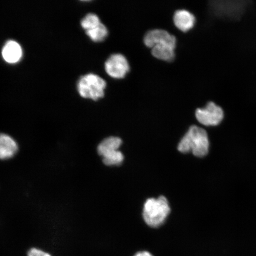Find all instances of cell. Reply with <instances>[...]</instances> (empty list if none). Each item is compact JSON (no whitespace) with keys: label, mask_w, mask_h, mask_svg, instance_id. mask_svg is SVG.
<instances>
[{"label":"cell","mask_w":256,"mask_h":256,"mask_svg":"<svg viewBox=\"0 0 256 256\" xmlns=\"http://www.w3.org/2000/svg\"><path fill=\"white\" fill-rule=\"evenodd\" d=\"M209 147V138L206 130L193 124L178 143V149L182 153L191 152L198 158H203L207 155Z\"/></svg>","instance_id":"6da1fadb"},{"label":"cell","mask_w":256,"mask_h":256,"mask_svg":"<svg viewBox=\"0 0 256 256\" xmlns=\"http://www.w3.org/2000/svg\"><path fill=\"white\" fill-rule=\"evenodd\" d=\"M170 210L168 202L164 196H160L158 199L150 198L144 204V220L148 226L158 228L164 223Z\"/></svg>","instance_id":"7a4b0ae2"},{"label":"cell","mask_w":256,"mask_h":256,"mask_svg":"<svg viewBox=\"0 0 256 256\" xmlns=\"http://www.w3.org/2000/svg\"><path fill=\"white\" fill-rule=\"evenodd\" d=\"M107 86L106 82L100 76L90 73L80 78L78 89L82 98L98 101L104 97Z\"/></svg>","instance_id":"3957f363"},{"label":"cell","mask_w":256,"mask_h":256,"mask_svg":"<svg viewBox=\"0 0 256 256\" xmlns=\"http://www.w3.org/2000/svg\"><path fill=\"white\" fill-rule=\"evenodd\" d=\"M122 140L118 136L106 138L98 147V154L103 158L104 164L106 166H120L124 160L123 154L119 149Z\"/></svg>","instance_id":"277c9868"},{"label":"cell","mask_w":256,"mask_h":256,"mask_svg":"<svg viewBox=\"0 0 256 256\" xmlns=\"http://www.w3.org/2000/svg\"><path fill=\"white\" fill-rule=\"evenodd\" d=\"M195 118L200 124L206 126H216L222 122L224 112L222 107L213 101L208 102L203 108L195 111Z\"/></svg>","instance_id":"5b68a950"},{"label":"cell","mask_w":256,"mask_h":256,"mask_svg":"<svg viewBox=\"0 0 256 256\" xmlns=\"http://www.w3.org/2000/svg\"><path fill=\"white\" fill-rule=\"evenodd\" d=\"M104 70L108 76L114 80H122L130 71L127 58L121 53H114L104 62Z\"/></svg>","instance_id":"8992f818"},{"label":"cell","mask_w":256,"mask_h":256,"mask_svg":"<svg viewBox=\"0 0 256 256\" xmlns=\"http://www.w3.org/2000/svg\"><path fill=\"white\" fill-rule=\"evenodd\" d=\"M144 44L152 50L158 44H169L177 46V38L174 34L163 28H153L147 31L143 38Z\"/></svg>","instance_id":"52a82bcc"},{"label":"cell","mask_w":256,"mask_h":256,"mask_svg":"<svg viewBox=\"0 0 256 256\" xmlns=\"http://www.w3.org/2000/svg\"><path fill=\"white\" fill-rule=\"evenodd\" d=\"M172 23L174 27L182 33H188L194 28L196 18L187 9H178L172 16Z\"/></svg>","instance_id":"ba28073f"},{"label":"cell","mask_w":256,"mask_h":256,"mask_svg":"<svg viewBox=\"0 0 256 256\" xmlns=\"http://www.w3.org/2000/svg\"><path fill=\"white\" fill-rule=\"evenodd\" d=\"M2 56L3 59L8 63H18L23 56V50L20 44L17 42L10 40L2 48Z\"/></svg>","instance_id":"9c48e42d"},{"label":"cell","mask_w":256,"mask_h":256,"mask_svg":"<svg viewBox=\"0 0 256 256\" xmlns=\"http://www.w3.org/2000/svg\"><path fill=\"white\" fill-rule=\"evenodd\" d=\"M18 146L16 140L7 134H0V160H8L18 152Z\"/></svg>","instance_id":"30bf717a"},{"label":"cell","mask_w":256,"mask_h":256,"mask_svg":"<svg viewBox=\"0 0 256 256\" xmlns=\"http://www.w3.org/2000/svg\"><path fill=\"white\" fill-rule=\"evenodd\" d=\"M176 47L169 44H158L151 50L152 55L156 59L166 62H174Z\"/></svg>","instance_id":"8fae6325"},{"label":"cell","mask_w":256,"mask_h":256,"mask_svg":"<svg viewBox=\"0 0 256 256\" xmlns=\"http://www.w3.org/2000/svg\"><path fill=\"white\" fill-rule=\"evenodd\" d=\"M86 34L94 42L98 43L104 41L108 36L110 30L103 23L92 30L86 31Z\"/></svg>","instance_id":"7c38bea8"},{"label":"cell","mask_w":256,"mask_h":256,"mask_svg":"<svg viewBox=\"0 0 256 256\" xmlns=\"http://www.w3.org/2000/svg\"><path fill=\"white\" fill-rule=\"evenodd\" d=\"M102 24L100 18L94 14H89L81 22V25L86 31L92 30Z\"/></svg>","instance_id":"4fadbf2b"},{"label":"cell","mask_w":256,"mask_h":256,"mask_svg":"<svg viewBox=\"0 0 256 256\" xmlns=\"http://www.w3.org/2000/svg\"><path fill=\"white\" fill-rule=\"evenodd\" d=\"M28 256H52L39 248H32L28 252Z\"/></svg>","instance_id":"5bb4252c"},{"label":"cell","mask_w":256,"mask_h":256,"mask_svg":"<svg viewBox=\"0 0 256 256\" xmlns=\"http://www.w3.org/2000/svg\"><path fill=\"white\" fill-rule=\"evenodd\" d=\"M134 256H154L150 252L146 251L138 252Z\"/></svg>","instance_id":"9a60e30c"}]
</instances>
